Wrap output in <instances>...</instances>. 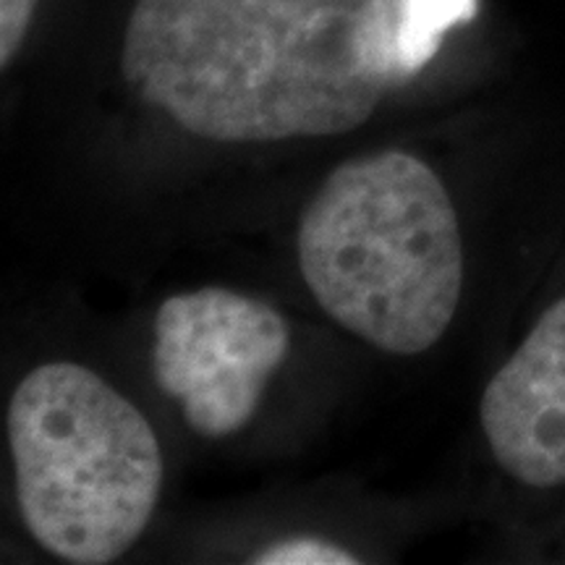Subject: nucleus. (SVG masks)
<instances>
[{
  "label": "nucleus",
  "mask_w": 565,
  "mask_h": 565,
  "mask_svg": "<svg viewBox=\"0 0 565 565\" xmlns=\"http://www.w3.org/2000/svg\"><path fill=\"white\" fill-rule=\"evenodd\" d=\"M121 74L223 145L349 134L398 87L385 0H137Z\"/></svg>",
  "instance_id": "nucleus-1"
},
{
  "label": "nucleus",
  "mask_w": 565,
  "mask_h": 565,
  "mask_svg": "<svg viewBox=\"0 0 565 565\" xmlns=\"http://www.w3.org/2000/svg\"><path fill=\"white\" fill-rule=\"evenodd\" d=\"M299 267L317 303L349 333L398 356L427 351L463 291L448 189L408 152L343 162L303 210Z\"/></svg>",
  "instance_id": "nucleus-2"
},
{
  "label": "nucleus",
  "mask_w": 565,
  "mask_h": 565,
  "mask_svg": "<svg viewBox=\"0 0 565 565\" xmlns=\"http://www.w3.org/2000/svg\"><path fill=\"white\" fill-rule=\"evenodd\" d=\"M17 503L42 550L105 565L137 545L162 490V454L145 414L100 374L42 364L9 404Z\"/></svg>",
  "instance_id": "nucleus-3"
},
{
  "label": "nucleus",
  "mask_w": 565,
  "mask_h": 565,
  "mask_svg": "<svg viewBox=\"0 0 565 565\" xmlns=\"http://www.w3.org/2000/svg\"><path fill=\"white\" fill-rule=\"evenodd\" d=\"M288 349V322L270 303L207 286L162 301L152 370L162 393L181 401L189 427L217 440L252 422Z\"/></svg>",
  "instance_id": "nucleus-4"
},
{
  "label": "nucleus",
  "mask_w": 565,
  "mask_h": 565,
  "mask_svg": "<svg viewBox=\"0 0 565 565\" xmlns=\"http://www.w3.org/2000/svg\"><path fill=\"white\" fill-rule=\"evenodd\" d=\"M479 416L503 471L536 490L565 484V299L490 380Z\"/></svg>",
  "instance_id": "nucleus-5"
},
{
  "label": "nucleus",
  "mask_w": 565,
  "mask_h": 565,
  "mask_svg": "<svg viewBox=\"0 0 565 565\" xmlns=\"http://www.w3.org/2000/svg\"><path fill=\"white\" fill-rule=\"evenodd\" d=\"M398 84L414 79L454 26L475 21L479 0H385Z\"/></svg>",
  "instance_id": "nucleus-6"
},
{
  "label": "nucleus",
  "mask_w": 565,
  "mask_h": 565,
  "mask_svg": "<svg viewBox=\"0 0 565 565\" xmlns=\"http://www.w3.org/2000/svg\"><path fill=\"white\" fill-rule=\"evenodd\" d=\"M254 565H356L359 557L349 550L317 536H291L259 550L252 557Z\"/></svg>",
  "instance_id": "nucleus-7"
},
{
  "label": "nucleus",
  "mask_w": 565,
  "mask_h": 565,
  "mask_svg": "<svg viewBox=\"0 0 565 565\" xmlns=\"http://www.w3.org/2000/svg\"><path fill=\"white\" fill-rule=\"evenodd\" d=\"M38 0H0V66L9 68L24 45Z\"/></svg>",
  "instance_id": "nucleus-8"
}]
</instances>
